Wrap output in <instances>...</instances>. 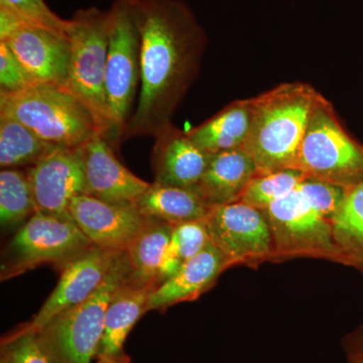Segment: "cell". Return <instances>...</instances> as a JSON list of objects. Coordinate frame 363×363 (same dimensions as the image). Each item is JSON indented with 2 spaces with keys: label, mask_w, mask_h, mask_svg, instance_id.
Masks as SVG:
<instances>
[{
  "label": "cell",
  "mask_w": 363,
  "mask_h": 363,
  "mask_svg": "<svg viewBox=\"0 0 363 363\" xmlns=\"http://www.w3.org/2000/svg\"><path fill=\"white\" fill-rule=\"evenodd\" d=\"M321 93L308 83H281L252 97L250 135L242 149L259 174L295 169L310 117Z\"/></svg>",
  "instance_id": "obj_2"
},
{
  "label": "cell",
  "mask_w": 363,
  "mask_h": 363,
  "mask_svg": "<svg viewBox=\"0 0 363 363\" xmlns=\"http://www.w3.org/2000/svg\"><path fill=\"white\" fill-rule=\"evenodd\" d=\"M82 149L86 193L102 201L135 205L150 183L125 168L113 152L106 135L98 133Z\"/></svg>",
  "instance_id": "obj_15"
},
{
  "label": "cell",
  "mask_w": 363,
  "mask_h": 363,
  "mask_svg": "<svg viewBox=\"0 0 363 363\" xmlns=\"http://www.w3.org/2000/svg\"><path fill=\"white\" fill-rule=\"evenodd\" d=\"M212 243L230 267H257L272 259V238L262 210L238 201L210 207L204 218Z\"/></svg>",
  "instance_id": "obj_10"
},
{
  "label": "cell",
  "mask_w": 363,
  "mask_h": 363,
  "mask_svg": "<svg viewBox=\"0 0 363 363\" xmlns=\"http://www.w3.org/2000/svg\"><path fill=\"white\" fill-rule=\"evenodd\" d=\"M155 140L150 157L154 183L193 190L206 169L210 155L189 138L187 131L174 124Z\"/></svg>",
  "instance_id": "obj_16"
},
{
  "label": "cell",
  "mask_w": 363,
  "mask_h": 363,
  "mask_svg": "<svg viewBox=\"0 0 363 363\" xmlns=\"http://www.w3.org/2000/svg\"><path fill=\"white\" fill-rule=\"evenodd\" d=\"M174 226L157 219L147 223L125 250L130 260V281L138 285L159 286L160 269Z\"/></svg>",
  "instance_id": "obj_22"
},
{
  "label": "cell",
  "mask_w": 363,
  "mask_h": 363,
  "mask_svg": "<svg viewBox=\"0 0 363 363\" xmlns=\"http://www.w3.org/2000/svg\"><path fill=\"white\" fill-rule=\"evenodd\" d=\"M210 242L204 219L174 226L160 269L159 286L179 271Z\"/></svg>",
  "instance_id": "obj_26"
},
{
  "label": "cell",
  "mask_w": 363,
  "mask_h": 363,
  "mask_svg": "<svg viewBox=\"0 0 363 363\" xmlns=\"http://www.w3.org/2000/svg\"><path fill=\"white\" fill-rule=\"evenodd\" d=\"M0 112L56 147H81L102 133L89 109L58 85L37 83L16 94H0Z\"/></svg>",
  "instance_id": "obj_4"
},
{
  "label": "cell",
  "mask_w": 363,
  "mask_h": 363,
  "mask_svg": "<svg viewBox=\"0 0 363 363\" xmlns=\"http://www.w3.org/2000/svg\"><path fill=\"white\" fill-rule=\"evenodd\" d=\"M69 213L93 245L116 252L128 250L147 221L135 205L113 204L85 194L72 200Z\"/></svg>",
  "instance_id": "obj_14"
},
{
  "label": "cell",
  "mask_w": 363,
  "mask_h": 363,
  "mask_svg": "<svg viewBox=\"0 0 363 363\" xmlns=\"http://www.w3.org/2000/svg\"><path fill=\"white\" fill-rule=\"evenodd\" d=\"M156 289L152 285H138L130 279L116 291L105 315L104 337L97 357L123 352L131 329L149 312L150 298Z\"/></svg>",
  "instance_id": "obj_20"
},
{
  "label": "cell",
  "mask_w": 363,
  "mask_h": 363,
  "mask_svg": "<svg viewBox=\"0 0 363 363\" xmlns=\"http://www.w3.org/2000/svg\"><path fill=\"white\" fill-rule=\"evenodd\" d=\"M0 363H52L35 333L13 331L1 339Z\"/></svg>",
  "instance_id": "obj_28"
},
{
  "label": "cell",
  "mask_w": 363,
  "mask_h": 363,
  "mask_svg": "<svg viewBox=\"0 0 363 363\" xmlns=\"http://www.w3.org/2000/svg\"><path fill=\"white\" fill-rule=\"evenodd\" d=\"M91 363H131V360L123 351L119 354L97 357Z\"/></svg>",
  "instance_id": "obj_32"
},
{
  "label": "cell",
  "mask_w": 363,
  "mask_h": 363,
  "mask_svg": "<svg viewBox=\"0 0 363 363\" xmlns=\"http://www.w3.org/2000/svg\"><path fill=\"white\" fill-rule=\"evenodd\" d=\"M93 245L73 220L37 211L21 225L4 250L1 281L40 264H52L61 269Z\"/></svg>",
  "instance_id": "obj_9"
},
{
  "label": "cell",
  "mask_w": 363,
  "mask_h": 363,
  "mask_svg": "<svg viewBox=\"0 0 363 363\" xmlns=\"http://www.w3.org/2000/svg\"><path fill=\"white\" fill-rule=\"evenodd\" d=\"M147 218L157 219L173 226L203 220L210 206L192 189L152 183L135 203Z\"/></svg>",
  "instance_id": "obj_21"
},
{
  "label": "cell",
  "mask_w": 363,
  "mask_h": 363,
  "mask_svg": "<svg viewBox=\"0 0 363 363\" xmlns=\"http://www.w3.org/2000/svg\"><path fill=\"white\" fill-rule=\"evenodd\" d=\"M37 84L28 75L13 52L0 42V94H16Z\"/></svg>",
  "instance_id": "obj_30"
},
{
  "label": "cell",
  "mask_w": 363,
  "mask_h": 363,
  "mask_svg": "<svg viewBox=\"0 0 363 363\" xmlns=\"http://www.w3.org/2000/svg\"><path fill=\"white\" fill-rule=\"evenodd\" d=\"M37 212L28 171L2 169L0 172V222L6 229L25 224Z\"/></svg>",
  "instance_id": "obj_25"
},
{
  "label": "cell",
  "mask_w": 363,
  "mask_h": 363,
  "mask_svg": "<svg viewBox=\"0 0 363 363\" xmlns=\"http://www.w3.org/2000/svg\"><path fill=\"white\" fill-rule=\"evenodd\" d=\"M330 222L344 266L354 267L363 276V181L345 189Z\"/></svg>",
  "instance_id": "obj_23"
},
{
  "label": "cell",
  "mask_w": 363,
  "mask_h": 363,
  "mask_svg": "<svg viewBox=\"0 0 363 363\" xmlns=\"http://www.w3.org/2000/svg\"><path fill=\"white\" fill-rule=\"evenodd\" d=\"M272 238V262L311 257L344 264L331 222L298 187L264 210Z\"/></svg>",
  "instance_id": "obj_7"
},
{
  "label": "cell",
  "mask_w": 363,
  "mask_h": 363,
  "mask_svg": "<svg viewBox=\"0 0 363 363\" xmlns=\"http://www.w3.org/2000/svg\"><path fill=\"white\" fill-rule=\"evenodd\" d=\"M341 345L348 363H363V325L346 334Z\"/></svg>",
  "instance_id": "obj_31"
},
{
  "label": "cell",
  "mask_w": 363,
  "mask_h": 363,
  "mask_svg": "<svg viewBox=\"0 0 363 363\" xmlns=\"http://www.w3.org/2000/svg\"><path fill=\"white\" fill-rule=\"evenodd\" d=\"M305 178L302 172L294 169L257 173L245 188L240 201L264 211L272 203L293 192Z\"/></svg>",
  "instance_id": "obj_27"
},
{
  "label": "cell",
  "mask_w": 363,
  "mask_h": 363,
  "mask_svg": "<svg viewBox=\"0 0 363 363\" xmlns=\"http://www.w3.org/2000/svg\"><path fill=\"white\" fill-rule=\"evenodd\" d=\"M252 97L235 100L187 135L208 155L241 149L250 135Z\"/></svg>",
  "instance_id": "obj_19"
},
{
  "label": "cell",
  "mask_w": 363,
  "mask_h": 363,
  "mask_svg": "<svg viewBox=\"0 0 363 363\" xmlns=\"http://www.w3.org/2000/svg\"><path fill=\"white\" fill-rule=\"evenodd\" d=\"M109 14L97 7L79 9L68 20L70 63L67 89L89 109L102 135L116 143L107 104L106 76Z\"/></svg>",
  "instance_id": "obj_5"
},
{
  "label": "cell",
  "mask_w": 363,
  "mask_h": 363,
  "mask_svg": "<svg viewBox=\"0 0 363 363\" xmlns=\"http://www.w3.org/2000/svg\"><path fill=\"white\" fill-rule=\"evenodd\" d=\"M107 50V104L116 143L123 140L136 90L140 83V40L135 13V0H114L108 11Z\"/></svg>",
  "instance_id": "obj_8"
},
{
  "label": "cell",
  "mask_w": 363,
  "mask_h": 363,
  "mask_svg": "<svg viewBox=\"0 0 363 363\" xmlns=\"http://www.w3.org/2000/svg\"><path fill=\"white\" fill-rule=\"evenodd\" d=\"M0 42L13 52L33 82L67 88L70 44L66 33L23 21Z\"/></svg>",
  "instance_id": "obj_13"
},
{
  "label": "cell",
  "mask_w": 363,
  "mask_h": 363,
  "mask_svg": "<svg viewBox=\"0 0 363 363\" xmlns=\"http://www.w3.org/2000/svg\"><path fill=\"white\" fill-rule=\"evenodd\" d=\"M140 90L123 140L156 138L169 128L199 74L207 35L183 0H135Z\"/></svg>",
  "instance_id": "obj_1"
},
{
  "label": "cell",
  "mask_w": 363,
  "mask_h": 363,
  "mask_svg": "<svg viewBox=\"0 0 363 363\" xmlns=\"http://www.w3.org/2000/svg\"><path fill=\"white\" fill-rule=\"evenodd\" d=\"M26 171L37 211L73 220L70 203L86 193L82 149L56 147Z\"/></svg>",
  "instance_id": "obj_12"
},
{
  "label": "cell",
  "mask_w": 363,
  "mask_h": 363,
  "mask_svg": "<svg viewBox=\"0 0 363 363\" xmlns=\"http://www.w3.org/2000/svg\"><path fill=\"white\" fill-rule=\"evenodd\" d=\"M130 274L128 253L123 252L90 297L60 313L35 332L52 363H91L97 357L107 308L116 291L130 281Z\"/></svg>",
  "instance_id": "obj_3"
},
{
  "label": "cell",
  "mask_w": 363,
  "mask_h": 363,
  "mask_svg": "<svg viewBox=\"0 0 363 363\" xmlns=\"http://www.w3.org/2000/svg\"><path fill=\"white\" fill-rule=\"evenodd\" d=\"M33 133L25 124L0 112V166L1 169L30 167L56 149Z\"/></svg>",
  "instance_id": "obj_24"
},
{
  "label": "cell",
  "mask_w": 363,
  "mask_h": 363,
  "mask_svg": "<svg viewBox=\"0 0 363 363\" xmlns=\"http://www.w3.org/2000/svg\"><path fill=\"white\" fill-rule=\"evenodd\" d=\"M295 169L306 178L344 189L363 181V143L346 130L322 94L310 117Z\"/></svg>",
  "instance_id": "obj_6"
},
{
  "label": "cell",
  "mask_w": 363,
  "mask_h": 363,
  "mask_svg": "<svg viewBox=\"0 0 363 363\" xmlns=\"http://www.w3.org/2000/svg\"><path fill=\"white\" fill-rule=\"evenodd\" d=\"M0 6L16 14L26 23L45 26L67 35L68 20L60 18L45 0H0Z\"/></svg>",
  "instance_id": "obj_29"
},
{
  "label": "cell",
  "mask_w": 363,
  "mask_h": 363,
  "mask_svg": "<svg viewBox=\"0 0 363 363\" xmlns=\"http://www.w3.org/2000/svg\"><path fill=\"white\" fill-rule=\"evenodd\" d=\"M229 267L225 257L210 241L174 276L157 286L150 296L147 311H164L179 303L197 300L216 284L222 272Z\"/></svg>",
  "instance_id": "obj_17"
},
{
  "label": "cell",
  "mask_w": 363,
  "mask_h": 363,
  "mask_svg": "<svg viewBox=\"0 0 363 363\" xmlns=\"http://www.w3.org/2000/svg\"><path fill=\"white\" fill-rule=\"evenodd\" d=\"M257 173L252 157L241 149L210 155L204 174L193 190L210 207L240 201Z\"/></svg>",
  "instance_id": "obj_18"
},
{
  "label": "cell",
  "mask_w": 363,
  "mask_h": 363,
  "mask_svg": "<svg viewBox=\"0 0 363 363\" xmlns=\"http://www.w3.org/2000/svg\"><path fill=\"white\" fill-rule=\"evenodd\" d=\"M123 252L93 245L67 262L61 267L58 285L40 311L30 322L21 325L13 331L35 333L60 313L90 297L101 285L117 257Z\"/></svg>",
  "instance_id": "obj_11"
}]
</instances>
